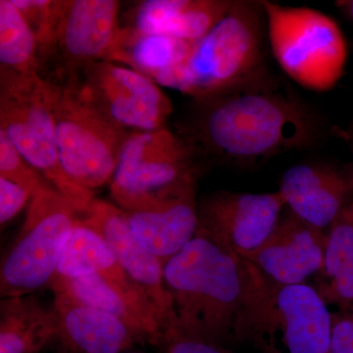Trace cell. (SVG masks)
<instances>
[{
	"label": "cell",
	"instance_id": "cell-1",
	"mask_svg": "<svg viewBox=\"0 0 353 353\" xmlns=\"http://www.w3.org/2000/svg\"><path fill=\"white\" fill-rule=\"evenodd\" d=\"M201 161L252 165L314 143L318 122L301 102L273 82L209 99H194L178 124Z\"/></svg>",
	"mask_w": 353,
	"mask_h": 353
},
{
	"label": "cell",
	"instance_id": "cell-2",
	"mask_svg": "<svg viewBox=\"0 0 353 353\" xmlns=\"http://www.w3.org/2000/svg\"><path fill=\"white\" fill-rule=\"evenodd\" d=\"M176 325L185 333L223 345L241 341L252 283L250 262L201 226L164 264Z\"/></svg>",
	"mask_w": 353,
	"mask_h": 353
},
{
	"label": "cell",
	"instance_id": "cell-3",
	"mask_svg": "<svg viewBox=\"0 0 353 353\" xmlns=\"http://www.w3.org/2000/svg\"><path fill=\"white\" fill-rule=\"evenodd\" d=\"M262 10V2H232L222 20L158 85L202 99L271 82L264 65Z\"/></svg>",
	"mask_w": 353,
	"mask_h": 353
},
{
	"label": "cell",
	"instance_id": "cell-4",
	"mask_svg": "<svg viewBox=\"0 0 353 353\" xmlns=\"http://www.w3.org/2000/svg\"><path fill=\"white\" fill-rule=\"evenodd\" d=\"M0 130L31 166L85 214L94 192L78 187L64 173L58 155L50 90L39 74L0 71Z\"/></svg>",
	"mask_w": 353,
	"mask_h": 353
},
{
	"label": "cell",
	"instance_id": "cell-5",
	"mask_svg": "<svg viewBox=\"0 0 353 353\" xmlns=\"http://www.w3.org/2000/svg\"><path fill=\"white\" fill-rule=\"evenodd\" d=\"M252 268L241 341L268 350L280 341L285 353H329L334 320L318 290L306 284L272 285Z\"/></svg>",
	"mask_w": 353,
	"mask_h": 353
},
{
	"label": "cell",
	"instance_id": "cell-6",
	"mask_svg": "<svg viewBox=\"0 0 353 353\" xmlns=\"http://www.w3.org/2000/svg\"><path fill=\"white\" fill-rule=\"evenodd\" d=\"M272 51L281 68L301 87L328 92L345 73L347 48L340 27L306 7L263 1Z\"/></svg>",
	"mask_w": 353,
	"mask_h": 353
},
{
	"label": "cell",
	"instance_id": "cell-7",
	"mask_svg": "<svg viewBox=\"0 0 353 353\" xmlns=\"http://www.w3.org/2000/svg\"><path fill=\"white\" fill-rule=\"evenodd\" d=\"M78 213L68 199L46 182L32 196L19 233L0 268V294L29 296L50 285Z\"/></svg>",
	"mask_w": 353,
	"mask_h": 353
},
{
	"label": "cell",
	"instance_id": "cell-8",
	"mask_svg": "<svg viewBox=\"0 0 353 353\" xmlns=\"http://www.w3.org/2000/svg\"><path fill=\"white\" fill-rule=\"evenodd\" d=\"M46 82L64 173L78 187L94 192L112 180L130 134L104 119L68 85Z\"/></svg>",
	"mask_w": 353,
	"mask_h": 353
},
{
	"label": "cell",
	"instance_id": "cell-9",
	"mask_svg": "<svg viewBox=\"0 0 353 353\" xmlns=\"http://www.w3.org/2000/svg\"><path fill=\"white\" fill-rule=\"evenodd\" d=\"M201 171L196 150L178 134L167 129L132 132L110 182L111 196L123 210H137Z\"/></svg>",
	"mask_w": 353,
	"mask_h": 353
},
{
	"label": "cell",
	"instance_id": "cell-10",
	"mask_svg": "<svg viewBox=\"0 0 353 353\" xmlns=\"http://www.w3.org/2000/svg\"><path fill=\"white\" fill-rule=\"evenodd\" d=\"M58 83L68 85L81 101L128 134L166 129L173 112L157 83L117 62L88 65Z\"/></svg>",
	"mask_w": 353,
	"mask_h": 353
},
{
	"label": "cell",
	"instance_id": "cell-11",
	"mask_svg": "<svg viewBox=\"0 0 353 353\" xmlns=\"http://www.w3.org/2000/svg\"><path fill=\"white\" fill-rule=\"evenodd\" d=\"M116 0H55L48 48L39 58L43 79L61 82L88 65L113 61L122 32Z\"/></svg>",
	"mask_w": 353,
	"mask_h": 353
},
{
	"label": "cell",
	"instance_id": "cell-12",
	"mask_svg": "<svg viewBox=\"0 0 353 353\" xmlns=\"http://www.w3.org/2000/svg\"><path fill=\"white\" fill-rule=\"evenodd\" d=\"M285 205L280 192H218L204 197L199 204V226L220 245L243 256L256 250L270 236Z\"/></svg>",
	"mask_w": 353,
	"mask_h": 353
},
{
	"label": "cell",
	"instance_id": "cell-13",
	"mask_svg": "<svg viewBox=\"0 0 353 353\" xmlns=\"http://www.w3.org/2000/svg\"><path fill=\"white\" fill-rule=\"evenodd\" d=\"M326 245L322 229L290 212L279 221L263 245L243 257L272 285L305 284L322 271Z\"/></svg>",
	"mask_w": 353,
	"mask_h": 353
},
{
	"label": "cell",
	"instance_id": "cell-14",
	"mask_svg": "<svg viewBox=\"0 0 353 353\" xmlns=\"http://www.w3.org/2000/svg\"><path fill=\"white\" fill-rule=\"evenodd\" d=\"M199 178L187 179L145 208L125 211L132 236L163 265L181 252L199 230Z\"/></svg>",
	"mask_w": 353,
	"mask_h": 353
},
{
	"label": "cell",
	"instance_id": "cell-15",
	"mask_svg": "<svg viewBox=\"0 0 353 353\" xmlns=\"http://www.w3.org/2000/svg\"><path fill=\"white\" fill-rule=\"evenodd\" d=\"M53 292H64L85 305L118 318L143 343L158 347L164 327V315L138 285H123L99 275L75 278L53 277L48 285Z\"/></svg>",
	"mask_w": 353,
	"mask_h": 353
},
{
	"label": "cell",
	"instance_id": "cell-16",
	"mask_svg": "<svg viewBox=\"0 0 353 353\" xmlns=\"http://www.w3.org/2000/svg\"><path fill=\"white\" fill-rule=\"evenodd\" d=\"M82 219L105 239L123 270L145 292L169 323L175 322L170 294L164 281V265L132 236L126 212L119 206L95 199Z\"/></svg>",
	"mask_w": 353,
	"mask_h": 353
},
{
	"label": "cell",
	"instance_id": "cell-17",
	"mask_svg": "<svg viewBox=\"0 0 353 353\" xmlns=\"http://www.w3.org/2000/svg\"><path fill=\"white\" fill-rule=\"evenodd\" d=\"M57 338L73 353H122L143 343L118 318L85 305L64 292H54Z\"/></svg>",
	"mask_w": 353,
	"mask_h": 353
},
{
	"label": "cell",
	"instance_id": "cell-18",
	"mask_svg": "<svg viewBox=\"0 0 353 353\" xmlns=\"http://www.w3.org/2000/svg\"><path fill=\"white\" fill-rule=\"evenodd\" d=\"M352 188L347 179L333 169L303 164L285 171L279 192L290 212L324 230L347 206Z\"/></svg>",
	"mask_w": 353,
	"mask_h": 353
},
{
	"label": "cell",
	"instance_id": "cell-19",
	"mask_svg": "<svg viewBox=\"0 0 353 353\" xmlns=\"http://www.w3.org/2000/svg\"><path fill=\"white\" fill-rule=\"evenodd\" d=\"M58 317L36 296L7 297L0 303V353H38L57 338Z\"/></svg>",
	"mask_w": 353,
	"mask_h": 353
},
{
	"label": "cell",
	"instance_id": "cell-20",
	"mask_svg": "<svg viewBox=\"0 0 353 353\" xmlns=\"http://www.w3.org/2000/svg\"><path fill=\"white\" fill-rule=\"evenodd\" d=\"M90 274H99L123 285L136 284L123 270L105 239L78 218L60 254L54 277L75 278Z\"/></svg>",
	"mask_w": 353,
	"mask_h": 353
},
{
	"label": "cell",
	"instance_id": "cell-21",
	"mask_svg": "<svg viewBox=\"0 0 353 353\" xmlns=\"http://www.w3.org/2000/svg\"><path fill=\"white\" fill-rule=\"evenodd\" d=\"M318 292L326 303L347 308L353 301V202L341 210L327 234Z\"/></svg>",
	"mask_w": 353,
	"mask_h": 353
},
{
	"label": "cell",
	"instance_id": "cell-22",
	"mask_svg": "<svg viewBox=\"0 0 353 353\" xmlns=\"http://www.w3.org/2000/svg\"><path fill=\"white\" fill-rule=\"evenodd\" d=\"M192 44L166 34H138L124 27L112 62L136 70L157 83L183 63Z\"/></svg>",
	"mask_w": 353,
	"mask_h": 353
},
{
	"label": "cell",
	"instance_id": "cell-23",
	"mask_svg": "<svg viewBox=\"0 0 353 353\" xmlns=\"http://www.w3.org/2000/svg\"><path fill=\"white\" fill-rule=\"evenodd\" d=\"M0 71L39 74L38 41L12 0H0Z\"/></svg>",
	"mask_w": 353,
	"mask_h": 353
},
{
	"label": "cell",
	"instance_id": "cell-24",
	"mask_svg": "<svg viewBox=\"0 0 353 353\" xmlns=\"http://www.w3.org/2000/svg\"><path fill=\"white\" fill-rule=\"evenodd\" d=\"M233 1L182 0L166 36L194 43L206 36L229 11Z\"/></svg>",
	"mask_w": 353,
	"mask_h": 353
},
{
	"label": "cell",
	"instance_id": "cell-25",
	"mask_svg": "<svg viewBox=\"0 0 353 353\" xmlns=\"http://www.w3.org/2000/svg\"><path fill=\"white\" fill-rule=\"evenodd\" d=\"M0 176L38 190L48 182L14 146L6 132L0 130Z\"/></svg>",
	"mask_w": 353,
	"mask_h": 353
},
{
	"label": "cell",
	"instance_id": "cell-26",
	"mask_svg": "<svg viewBox=\"0 0 353 353\" xmlns=\"http://www.w3.org/2000/svg\"><path fill=\"white\" fill-rule=\"evenodd\" d=\"M158 347L159 353H228L222 345L185 333L174 324L165 326Z\"/></svg>",
	"mask_w": 353,
	"mask_h": 353
},
{
	"label": "cell",
	"instance_id": "cell-27",
	"mask_svg": "<svg viewBox=\"0 0 353 353\" xmlns=\"http://www.w3.org/2000/svg\"><path fill=\"white\" fill-rule=\"evenodd\" d=\"M36 190L0 176V223L12 220L31 201Z\"/></svg>",
	"mask_w": 353,
	"mask_h": 353
},
{
	"label": "cell",
	"instance_id": "cell-28",
	"mask_svg": "<svg viewBox=\"0 0 353 353\" xmlns=\"http://www.w3.org/2000/svg\"><path fill=\"white\" fill-rule=\"evenodd\" d=\"M329 353H353V317L352 314L334 320Z\"/></svg>",
	"mask_w": 353,
	"mask_h": 353
},
{
	"label": "cell",
	"instance_id": "cell-29",
	"mask_svg": "<svg viewBox=\"0 0 353 353\" xmlns=\"http://www.w3.org/2000/svg\"><path fill=\"white\" fill-rule=\"evenodd\" d=\"M336 6L340 7L341 10L343 11L350 19L353 20V0H348V1H338Z\"/></svg>",
	"mask_w": 353,
	"mask_h": 353
},
{
	"label": "cell",
	"instance_id": "cell-30",
	"mask_svg": "<svg viewBox=\"0 0 353 353\" xmlns=\"http://www.w3.org/2000/svg\"><path fill=\"white\" fill-rule=\"evenodd\" d=\"M352 145H353V134H352ZM352 189H353V181H352Z\"/></svg>",
	"mask_w": 353,
	"mask_h": 353
},
{
	"label": "cell",
	"instance_id": "cell-31",
	"mask_svg": "<svg viewBox=\"0 0 353 353\" xmlns=\"http://www.w3.org/2000/svg\"><path fill=\"white\" fill-rule=\"evenodd\" d=\"M350 314H352V317H353V310H352V312L350 313Z\"/></svg>",
	"mask_w": 353,
	"mask_h": 353
},
{
	"label": "cell",
	"instance_id": "cell-32",
	"mask_svg": "<svg viewBox=\"0 0 353 353\" xmlns=\"http://www.w3.org/2000/svg\"><path fill=\"white\" fill-rule=\"evenodd\" d=\"M134 353H138V352H134Z\"/></svg>",
	"mask_w": 353,
	"mask_h": 353
}]
</instances>
